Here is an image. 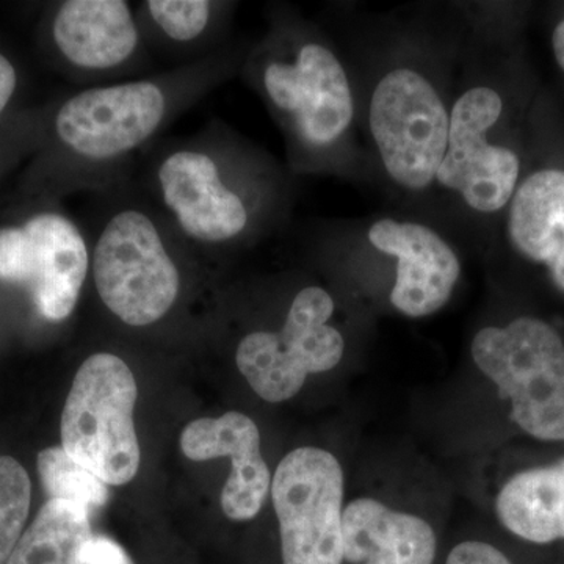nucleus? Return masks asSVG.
<instances>
[{
    "instance_id": "aec40b11",
    "label": "nucleus",
    "mask_w": 564,
    "mask_h": 564,
    "mask_svg": "<svg viewBox=\"0 0 564 564\" xmlns=\"http://www.w3.org/2000/svg\"><path fill=\"white\" fill-rule=\"evenodd\" d=\"M39 474L51 499L70 500L84 507H102L109 489L87 467L74 462L63 447L46 448L39 455Z\"/></svg>"
},
{
    "instance_id": "dca6fc26",
    "label": "nucleus",
    "mask_w": 564,
    "mask_h": 564,
    "mask_svg": "<svg viewBox=\"0 0 564 564\" xmlns=\"http://www.w3.org/2000/svg\"><path fill=\"white\" fill-rule=\"evenodd\" d=\"M500 525L533 545L564 543V451L508 475L494 502Z\"/></svg>"
},
{
    "instance_id": "6e6552de",
    "label": "nucleus",
    "mask_w": 564,
    "mask_h": 564,
    "mask_svg": "<svg viewBox=\"0 0 564 564\" xmlns=\"http://www.w3.org/2000/svg\"><path fill=\"white\" fill-rule=\"evenodd\" d=\"M369 121L389 176L408 191L432 185L451 128V115L433 85L413 69L391 70L375 88Z\"/></svg>"
},
{
    "instance_id": "b1692460",
    "label": "nucleus",
    "mask_w": 564,
    "mask_h": 564,
    "mask_svg": "<svg viewBox=\"0 0 564 564\" xmlns=\"http://www.w3.org/2000/svg\"><path fill=\"white\" fill-rule=\"evenodd\" d=\"M18 87V70L9 57L0 54V115L6 111Z\"/></svg>"
},
{
    "instance_id": "f03ea898",
    "label": "nucleus",
    "mask_w": 564,
    "mask_h": 564,
    "mask_svg": "<svg viewBox=\"0 0 564 564\" xmlns=\"http://www.w3.org/2000/svg\"><path fill=\"white\" fill-rule=\"evenodd\" d=\"M95 196L99 209L85 232L99 302L128 328L159 325L176 310L199 258L131 180Z\"/></svg>"
},
{
    "instance_id": "f8f14e48",
    "label": "nucleus",
    "mask_w": 564,
    "mask_h": 564,
    "mask_svg": "<svg viewBox=\"0 0 564 564\" xmlns=\"http://www.w3.org/2000/svg\"><path fill=\"white\" fill-rule=\"evenodd\" d=\"M50 33L58 58L85 87L117 82L148 61L137 7L126 0H65Z\"/></svg>"
},
{
    "instance_id": "6ab92c4d",
    "label": "nucleus",
    "mask_w": 564,
    "mask_h": 564,
    "mask_svg": "<svg viewBox=\"0 0 564 564\" xmlns=\"http://www.w3.org/2000/svg\"><path fill=\"white\" fill-rule=\"evenodd\" d=\"M93 538L87 507L50 499L7 564H85Z\"/></svg>"
},
{
    "instance_id": "39448f33",
    "label": "nucleus",
    "mask_w": 564,
    "mask_h": 564,
    "mask_svg": "<svg viewBox=\"0 0 564 564\" xmlns=\"http://www.w3.org/2000/svg\"><path fill=\"white\" fill-rule=\"evenodd\" d=\"M137 395L128 362L115 352L99 351L80 364L63 408V451L106 485L129 484L139 473Z\"/></svg>"
},
{
    "instance_id": "393cba45",
    "label": "nucleus",
    "mask_w": 564,
    "mask_h": 564,
    "mask_svg": "<svg viewBox=\"0 0 564 564\" xmlns=\"http://www.w3.org/2000/svg\"><path fill=\"white\" fill-rule=\"evenodd\" d=\"M552 46H554L556 62L564 70V20L556 25L554 36H552Z\"/></svg>"
},
{
    "instance_id": "20e7f679",
    "label": "nucleus",
    "mask_w": 564,
    "mask_h": 564,
    "mask_svg": "<svg viewBox=\"0 0 564 564\" xmlns=\"http://www.w3.org/2000/svg\"><path fill=\"white\" fill-rule=\"evenodd\" d=\"M470 352L516 432L538 444L564 445V339L555 326L521 315L480 329Z\"/></svg>"
},
{
    "instance_id": "4be33fe9",
    "label": "nucleus",
    "mask_w": 564,
    "mask_h": 564,
    "mask_svg": "<svg viewBox=\"0 0 564 564\" xmlns=\"http://www.w3.org/2000/svg\"><path fill=\"white\" fill-rule=\"evenodd\" d=\"M445 564H514L496 545L484 541H464L452 549Z\"/></svg>"
},
{
    "instance_id": "4468645a",
    "label": "nucleus",
    "mask_w": 564,
    "mask_h": 564,
    "mask_svg": "<svg viewBox=\"0 0 564 564\" xmlns=\"http://www.w3.org/2000/svg\"><path fill=\"white\" fill-rule=\"evenodd\" d=\"M181 448L192 462L229 456L232 469L221 492L223 513L232 521H250L259 514L272 488V475L252 419L237 411L217 419H198L182 432Z\"/></svg>"
},
{
    "instance_id": "1a4fd4ad",
    "label": "nucleus",
    "mask_w": 564,
    "mask_h": 564,
    "mask_svg": "<svg viewBox=\"0 0 564 564\" xmlns=\"http://www.w3.org/2000/svg\"><path fill=\"white\" fill-rule=\"evenodd\" d=\"M282 563L343 564L344 470L317 447L284 456L272 480Z\"/></svg>"
},
{
    "instance_id": "a211bd4d",
    "label": "nucleus",
    "mask_w": 564,
    "mask_h": 564,
    "mask_svg": "<svg viewBox=\"0 0 564 564\" xmlns=\"http://www.w3.org/2000/svg\"><path fill=\"white\" fill-rule=\"evenodd\" d=\"M229 3L214 0H144L137 7L148 50L180 58L182 65L210 57L220 40Z\"/></svg>"
},
{
    "instance_id": "5701e85b",
    "label": "nucleus",
    "mask_w": 564,
    "mask_h": 564,
    "mask_svg": "<svg viewBox=\"0 0 564 564\" xmlns=\"http://www.w3.org/2000/svg\"><path fill=\"white\" fill-rule=\"evenodd\" d=\"M85 564H132L124 549L106 536L93 538Z\"/></svg>"
},
{
    "instance_id": "9b49d317",
    "label": "nucleus",
    "mask_w": 564,
    "mask_h": 564,
    "mask_svg": "<svg viewBox=\"0 0 564 564\" xmlns=\"http://www.w3.org/2000/svg\"><path fill=\"white\" fill-rule=\"evenodd\" d=\"M502 109V98L492 88L475 87L459 96L436 174L443 187L458 192L467 206L484 214L503 209L513 199L521 166L513 151L486 140Z\"/></svg>"
},
{
    "instance_id": "f257e3e1",
    "label": "nucleus",
    "mask_w": 564,
    "mask_h": 564,
    "mask_svg": "<svg viewBox=\"0 0 564 564\" xmlns=\"http://www.w3.org/2000/svg\"><path fill=\"white\" fill-rule=\"evenodd\" d=\"M237 58L223 47L191 65L74 93L52 120L61 185L96 195L128 181L137 154L228 79Z\"/></svg>"
},
{
    "instance_id": "f3484780",
    "label": "nucleus",
    "mask_w": 564,
    "mask_h": 564,
    "mask_svg": "<svg viewBox=\"0 0 564 564\" xmlns=\"http://www.w3.org/2000/svg\"><path fill=\"white\" fill-rule=\"evenodd\" d=\"M511 242L530 261L544 263L564 292V172L532 174L511 199Z\"/></svg>"
},
{
    "instance_id": "7ed1b4c3",
    "label": "nucleus",
    "mask_w": 564,
    "mask_h": 564,
    "mask_svg": "<svg viewBox=\"0 0 564 564\" xmlns=\"http://www.w3.org/2000/svg\"><path fill=\"white\" fill-rule=\"evenodd\" d=\"M137 187L199 261L242 247L256 221L242 155L220 122L193 135L152 143Z\"/></svg>"
},
{
    "instance_id": "ddd939ff",
    "label": "nucleus",
    "mask_w": 564,
    "mask_h": 564,
    "mask_svg": "<svg viewBox=\"0 0 564 564\" xmlns=\"http://www.w3.org/2000/svg\"><path fill=\"white\" fill-rule=\"evenodd\" d=\"M369 240L399 262L391 291L399 313L422 318L443 310L455 291L462 263L440 234L421 223L384 218L373 223Z\"/></svg>"
},
{
    "instance_id": "9d476101",
    "label": "nucleus",
    "mask_w": 564,
    "mask_h": 564,
    "mask_svg": "<svg viewBox=\"0 0 564 564\" xmlns=\"http://www.w3.org/2000/svg\"><path fill=\"white\" fill-rule=\"evenodd\" d=\"M259 87L300 147L321 150L351 124L355 104L343 63L325 44L304 41L259 66Z\"/></svg>"
},
{
    "instance_id": "412c9836",
    "label": "nucleus",
    "mask_w": 564,
    "mask_h": 564,
    "mask_svg": "<svg viewBox=\"0 0 564 564\" xmlns=\"http://www.w3.org/2000/svg\"><path fill=\"white\" fill-rule=\"evenodd\" d=\"M32 485L17 459L0 456V564L9 563L31 510Z\"/></svg>"
},
{
    "instance_id": "0eeeda50",
    "label": "nucleus",
    "mask_w": 564,
    "mask_h": 564,
    "mask_svg": "<svg viewBox=\"0 0 564 564\" xmlns=\"http://www.w3.org/2000/svg\"><path fill=\"white\" fill-rule=\"evenodd\" d=\"M85 228L61 210H41L0 228V280L24 289L47 322L68 321L90 280Z\"/></svg>"
},
{
    "instance_id": "423d86ee",
    "label": "nucleus",
    "mask_w": 564,
    "mask_h": 564,
    "mask_svg": "<svg viewBox=\"0 0 564 564\" xmlns=\"http://www.w3.org/2000/svg\"><path fill=\"white\" fill-rule=\"evenodd\" d=\"M334 310L329 292L307 285L293 296L280 329L245 334L236 364L252 391L265 402H285L302 391L310 375L328 372L343 361V334L329 325Z\"/></svg>"
},
{
    "instance_id": "2eb2a0df",
    "label": "nucleus",
    "mask_w": 564,
    "mask_h": 564,
    "mask_svg": "<svg viewBox=\"0 0 564 564\" xmlns=\"http://www.w3.org/2000/svg\"><path fill=\"white\" fill-rule=\"evenodd\" d=\"M344 562L351 564H433L437 540L419 516L359 497L344 508Z\"/></svg>"
}]
</instances>
